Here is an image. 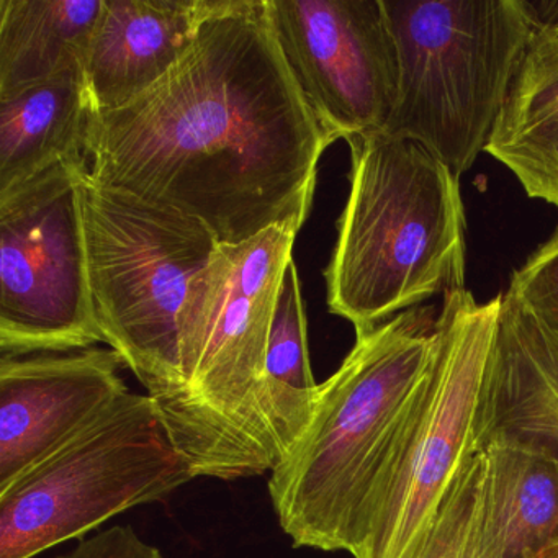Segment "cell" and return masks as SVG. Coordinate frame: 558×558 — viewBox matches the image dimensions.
Masks as SVG:
<instances>
[{
    "mask_svg": "<svg viewBox=\"0 0 558 558\" xmlns=\"http://www.w3.org/2000/svg\"><path fill=\"white\" fill-rule=\"evenodd\" d=\"M335 142L283 58L266 0H218L168 76L90 116L86 158L96 184L238 244L270 227L302 230Z\"/></svg>",
    "mask_w": 558,
    "mask_h": 558,
    "instance_id": "1",
    "label": "cell"
},
{
    "mask_svg": "<svg viewBox=\"0 0 558 558\" xmlns=\"http://www.w3.org/2000/svg\"><path fill=\"white\" fill-rule=\"evenodd\" d=\"M296 234L270 227L243 243L218 244L189 287L179 315L182 388L156 404L195 478L233 482L279 465L263 381Z\"/></svg>",
    "mask_w": 558,
    "mask_h": 558,
    "instance_id": "2",
    "label": "cell"
},
{
    "mask_svg": "<svg viewBox=\"0 0 558 558\" xmlns=\"http://www.w3.org/2000/svg\"><path fill=\"white\" fill-rule=\"evenodd\" d=\"M351 191L325 270L328 308L355 335L465 289L460 179L420 143L384 130L348 140Z\"/></svg>",
    "mask_w": 558,
    "mask_h": 558,
    "instance_id": "3",
    "label": "cell"
},
{
    "mask_svg": "<svg viewBox=\"0 0 558 558\" xmlns=\"http://www.w3.org/2000/svg\"><path fill=\"white\" fill-rule=\"evenodd\" d=\"M437 316L416 306L359 332L341 367L319 384L308 427L267 483L293 547L349 550L368 486L433 364Z\"/></svg>",
    "mask_w": 558,
    "mask_h": 558,
    "instance_id": "4",
    "label": "cell"
},
{
    "mask_svg": "<svg viewBox=\"0 0 558 558\" xmlns=\"http://www.w3.org/2000/svg\"><path fill=\"white\" fill-rule=\"evenodd\" d=\"M502 293L444 295L437 348L355 515L354 558H420L453 483L478 452L480 404Z\"/></svg>",
    "mask_w": 558,
    "mask_h": 558,
    "instance_id": "5",
    "label": "cell"
},
{
    "mask_svg": "<svg viewBox=\"0 0 558 558\" xmlns=\"http://www.w3.org/2000/svg\"><path fill=\"white\" fill-rule=\"evenodd\" d=\"M398 54L384 132L420 143L457 179L485 151L521 70L529 0H381Z\"/></svg>",
    "mask_w": 558,
    "mask_h": 558,
    "instance_id": "6",
    "label": "cell"
},
{
    "mask_svg": "<svg viewBox=\"0 0 558 558\" xmlns=\"http://www.w3.org/2000/svg\"><path fill=\"white\" fill-rule=\"evenodd\" d=\"M90 295L104 342L156 403L182 388L179 315L218 241L171 208L96 184L81 185Z\"/></svg>",
    "mask_w": 558,
    "mask_h": 558,
    "instance_id": "7",
    "label": "cell"
},
{
    "mask_svg": "<svg viewBox=\"0 0 558 558\" xmlns=\"http://www.w3.org/2000/svg\"><path fill=\"white\" fill-rule=\"evenodd\" d=\"M149 395L129 393L0 493V558H34L194 480Z\"/></svg>",
    "mask_w": 558,
    "mask_h": 558,
    "instance_id": "8",
    "label": "cell"
},
{
    "mask_svg": "<svg viewBox=\"0 0 558 558\" xmlns=\"http://www.w3.org/2000/svg\"><path fill=\"white\" fill-rule=\"evenodd\" d=\"M87 158L0 197L2 357L84 351L104 342L90 295L81 185Z\"/></svg>",
    "mask_w": 558,
    "mask_h": 558,
    "instance_id": "9",
    "label": "cell"
},
{
    "mask_svg": "<svg viewBox=\"0 0 558 558\" xmlns=\"http://www.w3.org/2000/svg\"><path fill=\"white\" fill-rule=\"evenodd\" d=\"M296 84L335 140L384 130L398 54L381 0H266Z\"/></svg>",
    "mask_w": 558,
    "mask_h": 558,
    "instance_id": "10",
    "label": "cell"
},
{
    "mask_svg": "<svg viewBox=\"0 0 558 558\" xmlns=\"http://www.w3.org/2000/svg\"><path fill=\"white\" fill-rule=\"evenodd\" d=\"M113 349L0 361V493L89 426L129 387Z\"/></svg>",
    "mask_w": 558,
    "mask_h": 558,
    "instance_id": "11",
    "label": "cell"
},
{
    "mask_svg": "<svg viewBox=\"0 0 558 558\" xmlns=\"http://www.w3.org/2000/svg\"><path fill=\"white\" fill-rule=\"evenodd\" d=\"M218 0H104L84 77L93 113L122 109L171 73Z\"/></svg>",
    "mask_w": 558,
    "mask_h": 558,
    "instance_id": "12",
    "label": "cell"
},
{
    "mask_svg": "<svg viewBox=\"0 0 558 558\" xmlns=\"http://www.w3.org/2000/svg\"><path fill=\"white\" fill-rule=\"evenodd\" d=\"M511 442L558 460V352L502 293L476 447Z\"/></svg>",
    "mask_w": 558,
    "mask_h": 558,
    "instance_id": "13",
    "label": "cell"
},
{
    "mask_svg": "<svg viewBox=\"0 0 558 558\" xmlns=\"http://www.w3.org/2000/svg\"><path fill=\"white\" fill-rule=\"evenodd\" d=\"M90 116L84 70L0 96V197L86 158Z\"/></svg>",
    "mask_w": 558,
    "mask_h": 558,
    "instance_id": "14",
    "label": "cell"
},
{
    "mask_svg": "<svg viewBox=\"0 0 558 558\" xmlns=\"http://www.w3.org/2000/svg\"><path fill=\"white\" fill-rule=\"evenodd\" d=\"M485 456L475 558H527L558 542V460L511 442Z\"/></svg>",
    "mask_w": 558,
    "mask_h": 558,
    "instance_id": "15",
    "label": "cell"
},
{
    "mask_svg": "<svg viewBox=\"0 0 558 558\" xmlns=\"http://www.w3.org/2000/svg\"><path fill=\"white\" fill-rule=\"evenodd\" d=\"M104 0H0V96L84 70Z\"/></svg>",
    "mask_w": 558,
    "mask_h": 558,
    "instance_id": "16",
    "label": "cell"
},
{
    "mask_svg": "<svg viewBox=\"0 0 558 558\" xmlns=\"http://www.w3.org/2000/svg\"><path fill=\"white\" fill-rule=\"evenodd\" d=\"M306 328L302 282L292 260L270 326L263 381L264 414L280 462L308 427L318 395L319 384L310 365Z\"/></svg>",
    "mask_w": 558,
    "mask_h": 558,
    "instance_id": "17",
    "label": "cell"
},
{
    "mask_svg": "<svg viewBox=\"0 0 558 558\" xmlns=\"http://www.w3.org/2000/svg\"><path fill=\"white\" fill-rule=\"evenodd\" d=\"M485 456L476 452L453 483L420 558H475Z\"/></svg>",
    "mask_w": 558,
    "mask_h": 558,
    "instance_id": "18",
    "label": "cell"
},
{
    "mask_svg": "<svg viewBox=\"0 0 558 558\" xmlns=\"http://www.w3.org/2000/svg\"><path fill=\"white\" fill-rule=\"evenodd\" d=\"M505 296L558 352V228L514 270Z\"/></svg>",
    "mask_w": 558,
    "mask_h": 558,
    "instance_id": "19",
    "label": "cell"
},
{
    "mask_svg": "<svg viewBox=\"0 0 558 558\" xmlns=\"http://www.w3.org/2000/svg\"><path fill=\"white\" fill-rule=\"evenodd\" d=\"M57 558H165L155 545L143 541L130 525H113L97 532Z\"/></svg>",
    "mask_w": 558,
    "mask_h": 558,
    "instance_id": "20",
    "label": "cell"
},
{
    "mask_svg": "<svg viewBox=\"0 0 558 558\" xmlns=\"http://www.w3.org/2000/svg\"><path fill=\"white\" fill-rule=\"evenodd\" d=\"M529 198L534 201L547 202V204L558 207V159L545 169L529 187L524 189Z\"/></svg>",
    "mask_w": 558,
    "mask_h": 558,
    "instance_id": "21",
    "label": "cell"
},
{
    "mask_svg": "<svg viewBox=\"0 0 558 558\" xmlns=\"http://www.w3.org/2000/svg\"><path fill=\"white\" fill-rule=\"evenodd\" d=\"M527 558H558V542L557 544L550 545V547L542 548L537 554H532Z\"/></svg>",
    "mask_w": 558,
    "mask_h": 558,
    "instance_id": "22",
    "label": "cell"
}]
</instances>
